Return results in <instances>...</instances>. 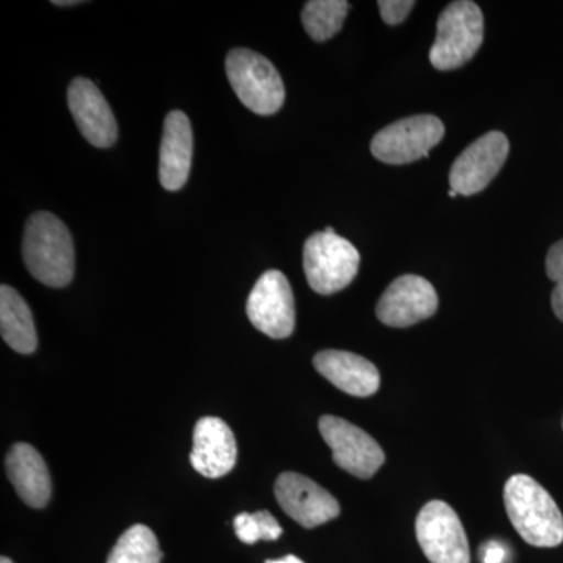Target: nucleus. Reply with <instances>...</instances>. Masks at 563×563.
Returning <instances> with one entry per match:
<instances>
[{"label": "nucleus", "mask_w": 563, "mask_h": 563, "mask_svg": "<svg viewBox=\"0 0 563 563\" xmlns=\"http://www.w3.org/2000/svg\"><path fill=\"white\" fill-rule=\"evenodd\" d=\"M274 495L282 510L307 529L328 523L342 510L331 493L299 473L280 474L274 485Z\"/></svg>", "instance_id": "nucleus-11"}, {"label": "nucleus", "mask_w": 563, "mask_h": 563, "mask_svg": "<svg viewBox=\"0 0 563 563\" xmlns=\"http://www.w3.org/2000/svg\"><path fill=\"white\" fill-rule=\"evenodd\" d=\"M547 274L554 282L551 306L554 314L563 322V240L551 246L547 255Z\"/></svg>", "instance_id": "nucleus-22"}, {"label": "nucleus", "mask_w": 563, "mask_h": 563, "mask_svg": "<svg viewBox=\"0 0 563 563\" xmlns=\"http://www.w3.org/2000/svg\"><path fill=\"white\" fill-rule=\"evenodd\" d=\"M318 428L332 450L333 462L352 476L369 479L384 465L385 453L380 444L352 422L324 415Z\"/></svg>", "instance_id": "nucleus-7"}, {"label": "nucleus", "mask_w": 563, "mask_h": 563, "mask_svg": "<svg viewBox=\"0 0 563 563\" xmlns=\"http://www.w3.org/2000/svg\"><path fill=\"white\" fill-rule=\"evenodd\" d=\"M377 5H379L380 16L388 25H398L409 16L415 2L413 0H380Z\"/></svg>", "instance_id": "nucleus-23"}, {"label": "nucleus", "mask_w": 563, "mask_h": 563, "mask_svg": "<svg viewBox=\"0 0 563 563\" xmlns=\"http://www.w3.org/2000/svg\"><path fill=\"white\" fill-rule=\"evenodd\" d=\"M68 106L77 128L88 143L101 150L117 143V118L95 81L85 77L70 81Z\"/></svg>", "instance_id": "nucleus-13"}, {"label": "nucleus", "mask_w": 563, "mask_h": 563, "mask_svg": "<svg viewBox=\"0 0 563 563\" xmlns=\"http://www.w3.org/2000/svg\"><path fill=\"white\" fill-rule=\"evenodd\" d=\"M562 428H563V422H562Z\"/></svg>", "instance_id": "nucleus-29"}, {"label": "nucleus", "mask_w": 563, "mask_h": 563, "mask_svg": "<svg viewBox=\"0 0 563 563\" xmlns=\"http://www.w3.org/2000/svg\"><path fill=\"white\" fill-rule=\"evenodd\" d=\"M417 539L431 563H470V544L459 515L450 504H426L417 518Z\"/></svg>", "instance_id": "nucleus-9"}, {"label": "nucleus", "mask_w": 563, "mask_h": 563, "mask_svg": "<svg viewBox=\"0 0 563 563\" xmlns=\"http://www.w3.org/2000/svg\"><path fill=\"white\" fill-rule=\"evenodd\" d=\"M350 2L344 0H310L302 10V24L310 38L324 43L342 31Z\"/></svg>", "instance_id": "nucleus-19"}, {"label": "nucleus", "mask_w": 563, "mask_h": 563, "mask_svg": "<svg viewBox=\"0 0 563 563\" xmlns=\"http://www.w3.org/2000/svg\"><path fill=\"white\" fill-rule=\"evenodd\" d=\"M439 309V296L424 277L406 274L393 280L377 302L376 314L390 328H409L433 317Z\"/></svg>", "instance_id": "nucleus-12"}, {"label": "nucleus", "mask_w": 563, "mask_h": 563, "mask_svg": "<svg viewBox=\"0 0 563 563\" xmlns=\"http://www.w3.org/2000/svg\"><path fill=\"white\" fill-rule=\"evenodd\" d=\"M7 474L22 501L43 509L52 496V479L43 455L27 443H16L7 455Z\"/></svg>", "instance_id": "nucleus-17"}, {"label": "nucleus", "mask_w": 563, "mask_h": 563, "mask_svg": "<svg viewBox=\"0 0 563 563\" xmlns=\"http://www.w3.org/2000/svg\"><path fill=\"white\" fill-rule=\"evenodd\" d=\"M22 255L29 273L47 287L70 284L76 269L73 236L65 222L49 211L29 218L22 239Z\"/></svg>", "instance_id": "nucleus-1"}, {"label": "nucleus", "mask_w": 563, "mask_h": 563, "mask_svg": "<svg viewBox=\"0 0 563 563\" xmlns=\"http://www.w3.org/2000/svg\"><path fill=\"white\" fill-rule=\"evenodd\" d=\"M192 161V131L187 114L174 110L166 117L161 144L158 176L163 188L179 191L190 177Z\"/></svg>", "instance_id": "nucleus-16"}, {"label": "nucleus", "mask_w": 563, "mask_h": 563, "mask_svg": "<svg viewBox=\"0 0 563 563\" xmlns=\"http://www.w3.org/2000/svg\"><path fill=\"white\" fill-rule=\"evenodd\" d=\"M54 5L57 7H70V5H79L80 2H77V0H66V2H62V0H54Z\"/></svg>", "instance_id": "nucleus-26"}, {"label": "nucleus", "mask_w": 563, "mask_h": 563, "mask_svg": "<svg viewBox=\"0 0 563 563\" xmlns=\"http://www.w3.org/2000/svg\"><path fill=\"white\" fill-rule=\"evenodd\" d=\"M0 563H13V562H11L9 558H2V559H0Z\"/></svg>", "instance_id": "nucleus-27"}, {"label": "nucleus", "mask_w": 563, "mask_h": 563, "mask_svg": "<svg viewBox=\"0 0 563 563\" xmlns=\"http://www.w3.org/2000/svg\"><path fill=\"white\" fill-rule=\"evenodd\" d=\"M507 551L503 544L490 542L483 547L484 563H504L506 562Z\"/></svg>", "instance_id": "nucleus-24"}, {"label": "nucleus", "mask_w": 563, "mask_h": 563, "mask_svg": "<svg viewBox=\"0 0 563 563\" xmlns=\"http://www.w3.org/2000/svg\"><path fill=\"white\" fill-rule=\"evenodd\" d=\"M157 537L147 526L135 525L122 533L107 563H161Z\"/></svg>", "instance_id": "nucleus-20"}, {"label": "nucleus", "mask_w": 563, "mask_h": 563, "mask_svg": "<svg viewBox=\"0 0 563 563\" xmlns=\"http://www.w3.org/2000/svg\"><path fill=\"white\" fill-rule=\"evenodd\" d=\"M225 73L243 106L261 117H272L285 102V87L276 66L250 49H233L225 58Z\"/></svg>", "instance_id": "nucleus-4"}, {"label": "nucleus", "mask_w": 563, "mask_h": 563, "mask_svg": "<svg viewBox=\"0 0 563 563\" xmlns=\"http://www.w3.org/2000/svg\"><path fill=\"white\" fill-rule=\"evenodd\" d=\"M455 196H457V192L450 190V198H455Z\"/></svg>", "instance_id": "nucleus-28"}, {"label": "nucleus", "mask_w": 563, "mask_h": 563, "mask_svg": "<svg viewBox=\"0 0 563 563\" xmlns=\"http://www.w3.org/2000/svg\"><path fill=\"white\" fill-rule=\"evenodd\" d=\"M265 563H303L301 559L296 555H285V558L277 559V561H266Z\"/></svg>", "instance_id": "nucleus-25"}, {"label": "nucleus", "mask_w": 563, "mask_h": 563, "mask_svg": "<svg viewBox=\"0 0 563 563\" xmlns=\"http://www.w3.org/2000/svg\"><path fill=\"white\" fill-rule=\"evenodd\" d=\"M504 503L514 528L526 543L555 548L563 542V515L542 485L528 474H515L504 487Z\"/></svg>", "instance_id": "nucleus-2"}, {"label": "nucleus", "mask_w": 563, "mask_h": 563, "mask_svg": "<svg viewBox=\"0 0 563 563\" xmlns=\"http://www.w3.org/2000/svg\"><path fill=\"white\" fill-rule=\"evenodd\" d=\"M233 526H235L236 537L246 544L257 543L258 540L274 542V540L279 539L282 532H284L282 531L279 521H277L268 510L236 515L235 520H233Z\"/></svg>", "instance_id": "nucleus-21"}, {"label": "nucleus", "mask_w": 563, "mask_h": 563, "mask_svg": "<svg viewBox=\"0 0 563 563\" xmlns=\"http://www.w3.org/2000/svg\"><path fill=\"white\" fill-rule=\"evenodd\" d=\"M484 41V16L477 3L459 0L450 3L437 22V38L431 47V63L439 70L466 65Z\"/></svg>", "instance_id": "nucleus-3"}, {"label": "nucleus", "mask_w": 563, "mask_h": 563, "mask_svg": "<svg viewBox=\"0 0 563 563\" xmlns=\"http://www.w3.org/2000/svg\"><path fill=\"white\" fill-rule=\"evenodd\" d=\"M313 365L333 387L347 395L366 398L379 390V369L362 355L347 351H321L314 355Z\"/></svg>", "instance_id": "nucleus-15"}, {"label": "nucleus", "mask_w": 563, "mask_h": 563, "mask_svg": "<svg viewBox=\"0 0 563 563\" xmlns=\"http://www.w3.org/2000/svg\"><path fill=\"white\" fill-rule=\"evenodd\" d=\"M443 135L444 125L439 118L418 114L393 122L377 132L372 141V152L377 161L388 165H406L428 157Z\"/></svg>", "instance_id": "nucleus-6"}, {"label": "nucleus", "mask_w": 563, "mask_h": 563, "mask_svg": "<svg viewBox=\"0 0 563 563\" xmlns=\"http://www.w3.org/2000/svg\"><path fill=\"white\" fill-rule=\"evenodd\" d=\"M247 318L269 339H288L295 331L296 309L291 285L277 269L263 273L246 303Z\"/></svg>", "instance_id": "nucleus-8"}, {"label": "nucleus", "mask_w": 563, "mask_h": 563, "mask_svg": "<svg viewBox=\"0 0 563 563\" xmlns=\"http://www.w3.org/2000/svg\"><path fill=\"white\" fill-rule=\"evenodd\" d=\"M361 254L354 244L325 231L313 233L303 244V273L318 295L342 291L355 279Z\"/></svg>", "instance_id": "nucleus-5"}, {"label": "nucleus", "mask_w": 563, "mask_h": 563, "mask_svg": "<svg viewBox=\"0 0 563 563\" xmlns=\"http://www.w3.org/2000/svg\"><path fill=\"white\" fill-rule=\"evenodd\" d=\"M0 332L3 342L20 354H33L38 347L31 307L9 285L0 287Z\"/></svg>", "instance_id": "nucleus-18"}, {"label": "nucleus", "mask_w": 563, "mask_h": 563, "mask_svg": "<svg viewBox=\"0 0 563 563\" xmlns=\"http://www.w3.org/2000/svg\"><path fill=\"white\" fill-rule=\"evenodd\" d=\"M510 144L503 132H488L459 155L450 173L451 190L477 195L490 185L509 157Z\"/></svg>", "instance_id": "nucleus-10"}, {"label": "nucleus", "mask_w": 563, "mask_h": 563, "mask_svg": "<svg viewBox=\"0 0 563 563\" xmlns=\"http://www.w3.org/2000/svg\"><path fill=\"white\" fill-rule=\"evenodd\" d=\"M239 455L235 435L221 418H201L192 433L190 462L192 468L209 479L232 472Z\"/></svg>", "instance_id": "nucleus-14"}]
</instances>
